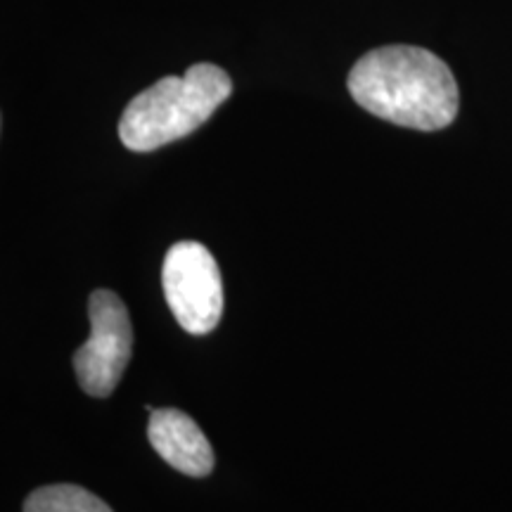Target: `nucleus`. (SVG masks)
<instances>
[{
  "label": "nucleus",
  "mask_w": 512,
  "mask_h": 512,
  "mask_svg": "<svg viewBox=\"0 0 512 512\" xmlns=\"http://www.w3.org/2000/svg\"><path fill=\"white\" fill-rule=\"evenodd\" d=\"M347 86L363 110L415 131H439L458 114V83L446 62L425 48L370 50L354 64Z\"/></svg>",
  "instance_id": "nucleus-1"
},
{
  "label": "nucleus",
  "mask_w": 512,
  "mask_h": 512,
  "mask_svg": "<svg viewBox=\"0 0 512 512\" xmlns=\"http://www.w3.org/2000/svg\"><path fill=\"white\" fill-rule=\"evenodd\" d=\"M226 69L200 62L183 76H164L138 93L121 114L119 138L128 150L152 152L197 131L230 98Z\"/></svg>",
  "instance_id": "nucleus-2"
},
{
  "label": "nucleus",
  "mask_w": 512,
  "mask_h": 512,
  "mask_svg": "<svg viewBox=\"0 0 512 512\" xmlns=\"http://www.w3.org/2000/svg\"><path fill=\"white\" fill-rule=\"evenodd\" d=\"M162 287L166 304L185 332L207 335L221 323V271L209 249L200 242H176L166 252Z\"/></svg>",
  "instance_id": "nucleus-3"
},
{
  "label": "nucleus",
  "mask_w": 512,
  "mask_h": 512,
  "mask_svg": "<svg viewBox=\"0 0 512 512\" xmlns=\"http://www.w3.org/2000/svg\"><path fill=\"white\" fill-rule=\"evenodd\" d=\"M91 337L74 354L81 389L95 399L110 396L131 361L133 328L128 309L112 290H95L88 299Z\"/></svg>",
  "instance_id": "nucleus-4"
},
{
  "label": "nucleus",
  "mask_w": 512,
  "mask_h": 512,
  "mask_svg": "<svg viewBox=\"0 0 512 512\" xmlns=\"http://www.w3.org/2000/svg\"><path fill=\"white\" fill-rule=\"evenodd\" d=\"M147 439L174 470L188 477H207L214 470V451L188 413L157 408L147 422Z\"/></svg>",
  "instance_id": "nucleus-5"
},
{
  "label": "nucleus",
  "mask_w": 512,
  "mask_h": 512,
  "mask_svg": "<svg viewBox=\"0 0 512 512\" xmlns=\"http://www.w3.org/2000/svg\"><path fill=\"white\" fill-rule=\"evenodd\" d=\"M24 512H112V508L81 486L53 484L36 489L24 503Z\"/></svg>",
  "instance_id": "nucleus-6"
}]
</instances>
